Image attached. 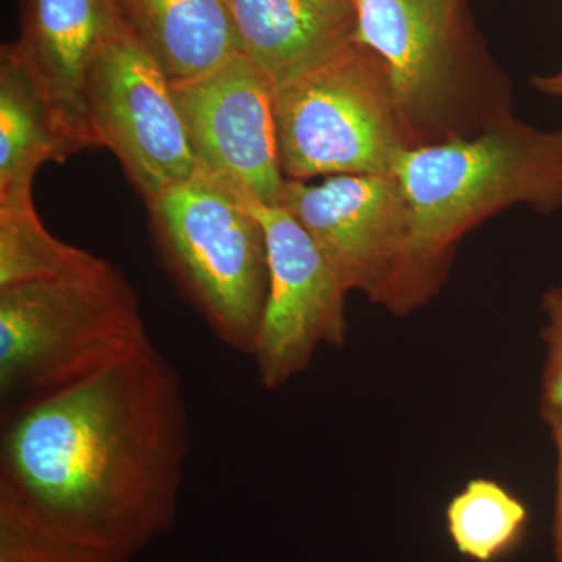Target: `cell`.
<instances>
[{"label": "cell", "instance_id": "obj_1", "mask_svg": "<svg viewBox=\"0 0 562 562\" xmlns=\"http://www.w3.org/2000/svg\"><path fill=\"white\" fill-rule=\"evenodd\" d=\"M190 446L179 372L150 342L10 414L0 487L63 535L132 562L172 530Z\"/></svg>", "mask_w": 562, "mask_h": 562}, {"label": "cell", "instance_id": "obj_2", "mask_svg": "<svg viewBox=\"0 0 562 562\" xmlns=\"http://www.w3.org/2000/svg\"><path fill=\"white\" fill-rule=\"evenodd\" d=\"M392 176L408 206V238L384 308L409 314L439 290L454 247L480 222L519 203L562 209V131L508 114L469 138L405 147Z\"/></svg>", "mask_w": 562, "mask_h": 562}, {"label": "cell", "instance_id": "obj_3", "mask_svg": "<svg viewBox=\"0 0 562 562\" xmlns=\"http://www.w3.org/2000/svg\"><path fill=\"white\" fill-rule=\"evenodd\" d=\"M355 41L382 58L408 147L469 138L508 116L465 0H355Z\"/></svg>", "mask_w": 562, "mask_h": 562}, {"label": "cell", "instance_id": "obj_4", "mask_svg": "<svg viewBox=\"0 0 562 562\" xmlns=\"http://www.w3.org/2000/svg\"><path fill=\"white\" fill-rule=\"evenodd\" d=\"M150 336L139 297L109 261L0 288V395L14 408L116 364Z\"/></svg>", "mask_w": 562, "mask_h": 562}, {"label": "cell", "instance_id": "obj_5", "mask_svg": "<svg viewBox=\"0 0 562 562\" xmlns=\"http://www.w3.org/2000/svg\"><path fill=\"white\" fill-rule=\"evenodd\" d=\"M158 260L221 342L250 357L269 294L265 232L247 202L195 173L146 201Z\"/></svg>", "mask_w": 562, "mask_h": 562}, {"label": "cell", "instance_id": "obj_6", "mask_svg": "<svg viewBox=\"0 0 562 562\" xmlns=\"http://www.w3.org/2000/svg\"><path fill=\"white\" fill-rule=\"evenodd\" d=\"M276 110L288 180L387 176L408 147L386 66L357 41L277 90Z\"/></svg>", "mask_w": 562, "mask_h": 562}, {"label": "cell", "instance_id": "obj_7", "mask_svg": "<svg viewBox=\"0 0 562 562\" xmlns=\"http://www.w3.org/2000/svg\"><path fill=\"white\" fill-rule=\"evenodd\" d=\"M87 109L95 144L113 151L144 202L198 173L171 80L131 29L92 61Z\"/></svg>", "mask_w": 562, "mask_h": 562}, {"label": "cell", "instance_id": "obj_8", "mask_svg": "<svg viewBox=\"0 0 562 562\" xmlns=\"http://www.w3.org/2000/svg\"><path fill=\"white\" fill-rule=\"evenodd\" d=\"M244 201L260 221L269 262L268 302L250 357L261 386L276 391L305 372L319 347L346 346L349 292L291 213Z\"/></svg>", "mask_w": 562, "mask_h": 562}, {"label": "cell", "instance_id": "obj_9", "mask_svg": "<svg viewBox=\"0 0 562 562\" xmlns=\"http://www.w3.org/2000/svg\"><path fill=\"white\" fill-rule=\"evenodd\" d=\"M172 83V81H171ZM198 172L243 199L280 205L276 87L246 54L205 76L172 83Z\"/></svg>", "mask_w": 562, "mask_h": 562}, {"label": "cell", "instance_id": "obj_10", "mask_svg": "<svg viewBox=\"0 0 562 562\" xmlns=\"http://www.w3.org/2000/svg\"><path fill=\"white\" fill-rule=\"evenodd\" d=\"M280 205L312 235L347 292L386 306L408 238V206L392 173L317 184L286 179Z\"/></svg>", "mask_w": 562, "mask_h": 562}, {"label": "cell", "instance_id": "obj_11", "mask_svg": "<svg viewBox=\"0 0 562 562\" xmlns=\"http://www.w3.org/2000/svg\"><path fill=\"white\" fill-rule=\"evenodd\" d=\"M117 0H22L18 50L80 151L95 149L87 80L99 52L127 31Z\"/></svg>", "mask_w": 562, "mask_h": 562}, {"label": "cell", "instance_id": "obj_12", "mask_svg": "<svg viewBox=\"0 0 562 562\" xmlns=\"http://www.w3.org/2000/svg\"><path fill=\"white\" fill-rule=\"evenodd\" d=\"M243 50L276 91L317 68L357 36L355 0H224Z\"/></svg>", "mask_w": 562, "mask_h": 562}, {"label": "cell", "instance_id": "obj_13", "mask_svg": "<svg viewBox=\"0 0 562 562\" xmlns=\"http://www.w3.org/2000/svg\"><path fill=\"white\" fill-rule=\"evenodd\" d=\"M80 151L16 44L0 50V205L33 201L41 166Z\"/></svg>", "mask_w": 562, "mask_h": 562}, {"label": "cell", "instance_id": "obj_14", "mask_svg": "<svg viewBox=\"0 0 562 562\" xmlns=\"http://www.w3.org/2000/svg\"><path fill=\"white\" fill-rule=\"evenodd\" d=\"M125 24L172 83L244 54L224 0H117Z\"/></svg>", "mask_w": 562, "mask_h": 562}, {"label": "cell", "instance_id": "obj_15", "mask_svg": "<svg viewBox=\"0 0 562 562\" xmlns=\"http://www.w3.org/2000/svg\"><path fill=\"white\" fill-rule=\"evenodd\" d=\"M454 549L476 562H494L522 542L528 509L508 487L492 479H472L446 509Z\"/></svg>", "mask_w": 562, "mask_h": 562}, {"label": "cell", "instance_id": "obj_16", "mask_svg": "<svg viewBox=\"0 0 562 562\" xmlns=\"http://www.w3.org/2000/svg\"><path fill=\"white\" fill-rule=\"evenodd\" d=\"M105 262L55 238L33 201L0 205V288L90 272Z\"/></svg>", "mask_w": 562, "mask_h": 562}, {"label": "cell", "instance_id": "obj_17", "mask_svg": "<svg viewBox=\"0 0 562 562\" xmlns=\"http://www.w3.org/2000/svg\"><path fill=\"white\" fill-rule=\"evenodd\" d=\"M0 562H122L50 527L0 487Z\"/></svg>", "mask_w": 562, "mask_h": 562}, {"label": "cell", "instance_id": "obj_18", "mask_svg": "<svg viewBox=\"0 0 562 562\" xmlns=\"http://www.w3.org/2000/svg\"><path fill=\"white\" fill-rule=\"evenodd\" d=\"M547 325L541 339L546 344V361L542 369L541 406L562 403V284L552 288L542 299Z\"/></svg>", "mask_w": 562, "mask_h": 562}, {"label": "cell", "instance_id": "obj_19", "mask_svg": "<svg viewBox=\"0 0 562 562\" xmlns=\"http://www.w3.org/2000/svg\"><path fill=\"white\" fill-rule=\"evenodd\" d=\"M539 416L549 428L550 438L557 449V490H554L552 536L554 562H562V403L561 405L541 406Z\"/></svg>", "mask_w": 562, "mask_h": 562}, {"label": "cell", "instance_id": "obj_20", "mask_svg": "<svg viewBox=\"0 0 562 562\" xmlns=\"http://www.w3.org/2000/svg\"><path fill=\"white\" fill-rule=\"evenodd\" d=\"M531 83L536 90L543 92V94L562 98V70L554 74V76L535 77Z\"/></svg>", "mask_w": 562, "mask_h": 562}]
</instances>
